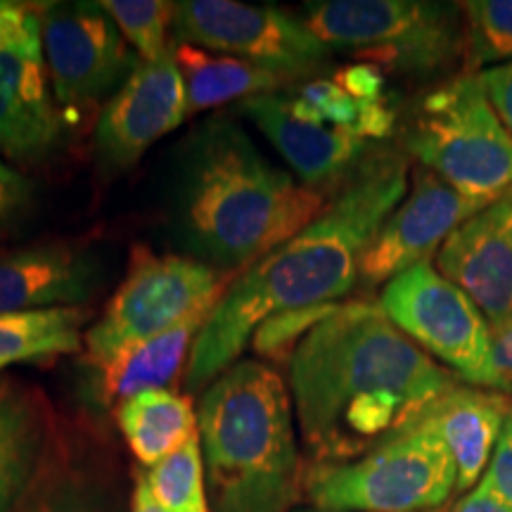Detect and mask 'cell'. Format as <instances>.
<instances>
[{"instance_id":"8fae6325","label":"cell","mask_w":512,"mask_h":512,"mask_svg":"<svg viewBox=\"0 0 512 512\" xmlns=\"http://www.w3.org/2000/svg\"><path fill=\"white\" fill-rule=\"evenodd\" d=\"M43 57L60 110L86 112L138 67L112 17L100 3L41 5Z\"/></svg>"},{"instance_id":"8992f818","label":"cell","mask_w":512,"mask_h":512,"mask_svg":"<svg viewBox=\"0 0 512 512\" xmlns=\"http://www.w3.org/2000/svg\"><path fill=\"white\" fill-rule=\"evenodd\" d=\"M408 155L470 200L491 204L512 188V136L463 72L420 100L403 136Z\"/></svg>"},{"instance_id":"f546056e","label":"cell","mask_w":512,"mask_h":512,"mask_svg":"<svg viewBox=\"0 0 512 512\" xmlns=\"http://www.w3.org/2000/svg\"><path fill=\"white\" fill-rule=\"evenodd\" d=\"M34 204V183L5 162H0V230L27 216Z\"/></svg>"},{"instance_id":"ab89813d","label":"cell","mask_w":512,"mask_h":512,"mask_svg":"<svg viewBox=\"0 0 512 512\" xmlns=\"http://www.w3.org/2000/svg\"><path fill=\"white\" fill-rule=\"evenodd\" d=\"M5 366H10V363H5V361H0V370H3Z\"/></svg>"},{"instance_id":"9c48e42d","label":"cell","mask_w":512,"mask_h":512,"mask_svg":"<svg viewBox=\"0 0 512 512\" xmlns=\"http://www.w3.org/2000/svg\"><path fill=\"white\" fill-rule=\"evenodd\" d=\"M380 309L458 380L501 392L489 320L470 294L441 275L432 261L389 280L380 294Z\"/></svg>"},{"instance_id":"44dd1931","label":"cell","mask_w":512,"mask_h":512,"mask_svg":"<svg viewBox=\"0 0 512 512\" xmlns=\"http://www.w3.org/2000/svg\"><path fill=\"white\" fill-rule=\"evenodd\" d=\"M174 60L185 81L188 112H202L228 105L233 100L245 102L259 95H271L294 81L292 74L278 72L264 64L230 55H214L204 48L178 41L174 46Z\"/></svg>"},{"instance_id":"ba28073f","label":"cell","mask_w":512,"mask_h":512,"mask_svg":"<svg viewBox=\"0 0 512 512\" xmlns=\"http://www.w3.org/2000/svg\"><path fill=\"white\" fill-rule=\"evenodd\" d=\"M230 283V273L190 256L157 254L147 245L133 247L126 278L83 335L86 363L102 370L133 344L171 330L192 313L214 309Z\"/></svg>"},{"instance_id":"1f68e13d","label":"cell","mask_w":512,"mask_h":512,"mask_svg":"<svg viewBox=\"0 0 512 512\" xmlns=\"http://www.w3.org/2000/svg\"><path fill=\"white\" fill-rule=\"evenodd\" d=\"M332 81L342 88L349 98L358 102H375L384 98V76L382 69L375 64H349V67L337 69Z\"/></svg>"},{"instance_id":"2e32d148","label":"cell","mask_w":512,"mask_h":512,"mask_svg":"<svg viewBox=\"0 0 512 512\" xmlns=\"http://www.w3.org/2000/svg\"><path fill=\"white\" fill-rule=\"evenodd\" d=\"M100 283L98 264L69 242L0 252V313L81 306Z\"/></svg>"},{"instance_id":"4316f807","label":"cell","mask_w":512,"mask_h":512,"mask_svg":"<svg viewBox=\"0 0 512 512\" xmlns=\"http://www.w3.org/2000/svg\"><path fill=\"white\" fill-rule=\"evenodd\" d=\"M121 36L138 50L140 62H157L169 53L166 31L174 27V3L164 0H102Z\"/></svg>"},{"instance_id":"74e56055","label":"cell","mask_w":512,"mask_h":512,"mask_svg":"<svg viewBox=\"0 0 512 512\" xmlns=\"http://www.w3.org/2000/svg\"><path fill=\"white\" fill-rule=\"evenodd\" d=\"M505 430H508V432L512 434V411H510V415H508V422H505Z\"/></svg>"},{"instance_id":"7c38bea8","label":"cell","mask_w":512,"mask_h":512,"mask_svg":"<svg viewBox=\"0 0 512 512\" xmlns=\"http://www.w3.org/2000/svg\"><path fill=\"white\" fill-rule=\"evenodd\" d=\"M411 192L392 211L361 264V283L387 285L408 268L430 261L456 230L479 214L486 202L463 197L425 166H415Z\"/></svg>"},{"instance_id":"d590c367","label":"cell","mask_w":512,"mask_h":512,"mask_svg":"<svg viewBox=\"0 0 512 512\" xmlns=\"http://www.w3.org/2000/svg\"><path fill=\"white\" fill-rule=\"evenodd\" d=\"M451 512H510V510L505 508L498 498L486 494L484 489L475 486V489L467 491V494L453 505Z\"/></svg>"},{"instance_id":"4dcf8cb0","label":"cell","mask_w":512,"mask_h":512,"mask_svg":"<svg viewBox=\"0 0 512 512\" xmlns=\"http://www.w3.org/2000/svg\"><path fill=\"white\" fill-rule=\"evenodd\" d=\"M477 486L498 498L512 512V434L508 430H503L498 439L491 463Z\"/></svg>"},{"instance_id":"4fadbf2b","label":"cell","mask_w":512,"mask_h":512,"mask_svg":"<svg viewBox=\"0 0 512 512\" xmlns=\"http://www.w3.org/2000/svg\"><path fill=\"white\" fill-rule=\"evenodd\" d=\"M188 114L185 81L174 50L157 62H138L107 102L95 128L102 166L114 171L133 166L159 138L176 131Z\"/></svg>"},{"instance_id":"e575fe53","label":"cell","mask_w":512,"mask_h":512,"mask_svg":"<svg viewBox=\"0 0 512 512\" xmlns=\"http://www.w3.org/2000/svg\"><path fill=\"white\" fill-rule=\"evenodd\" d=\"M494 354L501 392L512 394V330L503 332V335H494Z\"/></svg>"},{"instance_id":"e0dca14e","label":"cell","mask_w":512,"mask_h":512,"mask_svg":"<svg viewBox=\"0 0 512 512\" xmlns=\"http://www.w3.org/2000/svg\"><path fill=\"white\" fill-rule=\"evenodd\" d=\"M242 112L311 190L323 192L349 178L368 157V140L335 126L302 124L287 110V98L278 93L245 100Z\"/></svg>"},{"instance_id":"cb8c5ba5","label":"cell","mask_w":512,"mask_h":512,"mask_svg":"<svg viewBox=\"0 0 512 512\" xmlns=\"http://www.w3.org/2000/svg\"><path fill=\"white\" fill-rule=\"evenodd\" d=\"M12 512H114L107 484L55 441L46 467Z\"/></svg>"},{"instance_id":"f1b7e54d","label":"cell","mask_w":512,"mask_h":512,"mask_svg":"<svg viewBox=\"0 0 512 512\" xmlns=\"http://www.w3.org/2000/svg\"><path fill=\"white\" fill-rule=\"evenodd\" d=\"M41 5L0 0V50L41 43Z\"/></svg>"},{"instance_id":"3957f363","label":"cell","mask_w":512,"mask_h":512,"mask_svg":"<svg viewBox=\"0 0 512 512\" xmlns=\"http://www.w3.org/2000/svg\"><path fill=\"white\" fill-rule=\"evenodd\" d=\"M325 207V192L273 166L235 121L211 119L183 147L174 197L178 242L216 271L256 264Z\"/></svg>"},{"instance_id":"52a82bcc","label":"cell","mask_w":512,"mask_h":512,"mask_svg":"<svg viewBox=\"0 0 512 512\" xmlns=\"http://www.w3.org/2000/svg\"><path fill=\"white\" fill-rule=\"evenodd\" d=\"M302 19L330 50L361 57L375 67L432 74L446 67L465 34L458 5L425 0H318Z\"/></svg>"},{"instance_id":"484cf974","label":"cell","mask_w":512,"mask_h":512,"mask_svg":"<svg viewBox=\"0 0 512 512\" xmlns=\"http://www.w3.org/2000/svg\"><path fill=\"white\" fill-rule=\"evenodd\" d=\"M463 15L467 72L491 62H512V0H467Z\"/></svg>"},{"instance_id":"83f0119b","label":"cell","mask_w":512,"mask_h":512,"mask_svg":"<svg viewBox=\"0 0 512 512\" xmlns=\"http://www.w3.org/2000/svg\"><path fill=\"white\" fill-rule=\"evenodd\" d=\"M339 304L330 306H316V309H304V311H290L283 316L268 318L266 323L259 325V330L254 332L252 344L259 354L264 356H278L287 354L292 356V351L297 349V344L306 337V332L316 328L323 318H328Z\"/></svg>"},{"instance_id":"6da1fadb","label":"cell","mask_w":512,"mask_h":512,"mask_svg":"<svg viewBox=\"0 0 512 512\" xmlns=\"http://www.w3.org/2000/svg\"><path fill=\"white\" fill-rule=\"evenodd\" d=\"M456 387L451 370L370 302L339 304L290 356V396L313 465L366 456Z\"/></svg>"},{"instance_id":"7402d4cb","label":"cell","mask_w":512,"mask_h":512,"mask_svg":"<svg viewBox=\"0 0 512 512\" xmlns=\"http://www.w3.org/2000/svg\"><path fill=\"white\" fill-rule=\"evenodd\" d=\"M117 422L140 465L155 467L200 434L190 396L171 389H152L126 399Z\"/></svg>"},{"instance_id":"ac0fdd59","label":"cell","mask_w":512,"mask_h":512,"mask_svg":"<svg viewBox=\"0 0 512 512\" xmlns=\"http://www.w3.org/2000/svg\"><path fill=\"white\" fill-rule=\"evenodd\" d=\"M55 441L46 396L29 384L0 377V512H12L29 494Z\"/></svg>"},{"instance_id":"5bb4252c","label":"cell","mask_w":512,"mask_h":512,"mask_svg":"<svg viewBox=\"0 0 512 512\" xmlns=\"http://www.w3.org/2000/svg\"><path fill=\"white\" fill-rule=\"evenodd\" d=\"M437 271L470 294L494 335L512 330V188L444 242Z\"/></svg>"},{"instance_id":"277c9868","label":"cell","mask_w":512,"mask_h":512,"mask_svg":"<svg viewBox=\"0 0 512 512\" xmlns=\"http://www.w3.org/2000/svg\"><path fill=\"white\" fill-rule=\"evenodd\" d=\"M214 512H290L304 496L294 408L283 375L238 361L204 389L197 413Z\"/></svg>"},{"instance_id":"d6986e66","label":"cell","mask_w":512,"mask_h":512,"mask_svg":"<svg viewBox=\"0 0 512 512\" xmlns=\"http://www.w3.org/2000/svg\"><path fill=\"white\" fill-rule=\"evenodd\" d=\"M512 403L489 389L456 387L420 415L444 441L456 465V491H472L482 482L494 456Z\"/></svg>"},{"instance_id":"8d00e7d4","label":"cell","mask_w":512,"mask_h":512,"mask_svg":"<svg viewBox=\"0 0 512 512\" xmlns=\"http://www.w3.org/2000/svg\"><path fill=\"white\" fill-rule=\"evenodd\" d=\"M131 512H166L159 501L152 494V489L147 486L145 472H138L136 475V486H133L131 496Z\"/></svg>"},{"instance_id":"d4e9b609","label":"cell","mask_w":512,"mask_h":512,"mask_svg":"<svg viewBox=\"0 0 512 512\" xmlns=\"http://www.w3.org/2000/svg\"><path fill=\"white\" fill-rule=\"evenodd\" d=\"M145 479L166 512H211L204 489L200 434L178 448L174 456L150 467Z\"/></svg>"},{"instance_id":"603a6c76","label":"cell","mask_w":512,"mask_h":512,"mask_svg":"<svg viewBox=\"0 0 512 512\" xmlns=\"http://www.w3.org/2000/svg\"><path fill=\"white\" fill-rule=\"evenodd\" d=\"M83 306L0 313V361H36V358L76 354L83 347Z\"/></svg>"},{"instance_id":"d6a6232c","label":"cell","mask_w":512,"mask_h":512,"mask_svg":"<svg viewBox=\"0 0 512 512\" xmlns=\"http://www.w3.org/2000/svg\"><path fill=\"white\" fill-rule=\"evenodd\" d=\"M477 79L491 110L496 112L498 121L512 136V62L482 69V72H477Z\"/></svg>"},{"instance_id":"836d02e7","label":"cell","mask_w":512,"mask_h":512,"mask_svg":"<svg viewBox=\"0 0 512 512\" xmlns=\"http://www.w3.org/2000/svg\"><path fill=\"white\" fill-rule=\"evenodd\" d=\"M396 124V110L389 98H380L375 102H361L358 119L351 133L363 140H382L389 138Z\"/></svg>"},{"instance_id":"ffe728a7","label":"cell","mask_w":512,"mask_h":512,"mask_svg":"<svg viewBox=\"0 0 512 512\" xmlns=\"http://www.w3.org/2000/svg\"><path fill=\"white\" fill-rule=\"evenodd\" d=\"M211 311L214 309L192 313L171 330L124 349L114 361L98 370V399L102 406L119 408L131 396L152 389H169L176 384Z\"/></svg>"},{"instance_id":"9a60e30c","label":"cell","mask_w":512,"mask_h":512,"mask_svg":"<svg viewBox=\"0 0 512 512\" xmlns=\"http://www.w3.org/2000/svg\"><path fill=\"white\" fill-rule=\"evenodd\" d=\"M67 117L50 93L43 41L0 50V152L38 162L62 143Z\"/></svg>"},{"instance_id":"f35d334b","label":"cell","mask_w":512,"mask_h":512,"mask_svg":"<svg viewBox=\"0 0 512 512\" xmlns=\"http://www.w3.org/2000/svg\"><path fill=\"white\" fill-rule=\"evenodd\" d=\"M294 512H328V510H316V508H313V510H294Z\"/></svg>"},{"instance_id":"7a4b0ae2","label":"cell","mask_w":512,"mask_h":512,"mask_svg":"<svg viewBox=\"0 0 512 512\" xmlns=\"http://www.w3.org/2000/svg\"><path fill=\"white\" fill-rule=\"evenodd\" d=\"M408 178L411 164L401 152H368L318 219L230 283L192 344L185 389L202 392L238 363L268 318L347 297L361 283L375 235L406 197Z\"/></svg>"},{"instance_id":"30bf717a","label":"cell","mask_w":512,"mask_h":512,"mask_svg":"<svg viewBox=\"0 0 512 512\" xmlns=\"http://www.w3.org/2000/svg\"><path fill=\"white\" fill-rule=\"evenodd\" d=\"M174 29L178 43L264 64L294 79L311 74L330 57L302 17L268 5L183 0L174 3Z\"/></svg>"},{"instance_id":"5b68a950","label":"cell","mask_w":512,"mask_h":512,"mask_svg":"<svg viewBox=\"0 0 512 512\" xmlns=\"http://www.w3.org/2000/svg\"><path fill=\"white\" fill-rule=\"evenodd\" d=\"M456 465L437 432L415 420L349 463L311 465L304 496L328 512H427L456 491Z\"/></svg>"}]
</instances>
